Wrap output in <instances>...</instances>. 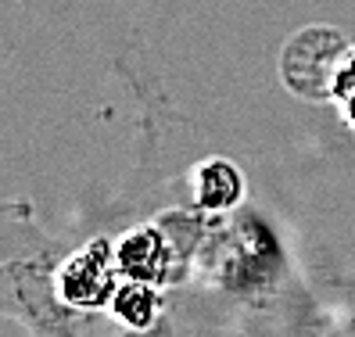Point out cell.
<instances>
[{
    "label": "cell",
    "mask_w": 355,
    "mask_h": 337,
    "mask_svg": "<svg viewBox=\"0 0 355 337\" xmlns=\"http://www.w3.org/2000/svg\"><path fill=\"white\" fill-rule=\"evenodd\" d=\"M355 94V51L348 54V61L341 65V72H338V83H334V97H352Z\"/></svg>",
    "instance_id": "6"
},
{
    "label": "cell",
    "mask_w": 355,
    "mask_h": 337,
    "mask_svg": "<svg viewBox=\"0 0 355 337\" xmlns=\"http://www.w3.org/2000/svg\"><path fill=\"white\" fill-rule=\"evenodd\" d=\"M61 298L69 305H101L115 298V277H112V244L94 241L90 248H83L79 255L65 262L58 277Z\"/></svg>",
    "instance_id": "2"
},
{
    "label": "cell",
    "mask_w": 355,
    "mask_h": 337,
    "mask_svg": "<svg viewBox=\"0 0 355 337\" xmlns=\"http://www.w3.org/2000/svg\"><path fill=\"white\" fill-rule=\"evenodd\" d=\"M115 262L122 269L126 280H162L169 273V262H173V251L165 244V237L158 234L155 226H140V230H130L126 237L119 241L115 248Z\"/></svg>",
    "instance_id": "3"
},
{
    "label": "cell",
    "mask_w": 355,
    "mask_h": 337,
    "mask_svg": "<svg viewBox=\"0 0 355 337\" xmlns=\"http://www.w3.org/2000/svg\"><path fill=\"white\" fill-rule=\"evenodd\" d=\"M345 108H348V119H352V126H355V94L345 97Z\"/></svg>",
    "instance_id": "7"
},
{
    "label": "cell",
    "mask_w": 355,
    "mask_h": 337,
    "mask_svg": "<svg viewBox=\"0 0 355 337\" xmlns=\"http://www.w3.org/2000/svg\"><path fill=\"white\" fill-rule=\"evenodd\" d=\"M115 316L126 327L133 330H148L155 320H158V312H162V302H158V291L148 284V280H126L119 291H115Z\"/></svg>",
    "instance_id": "5"
},
{
    "label": "cell",
    "mask_w": 355,
    "mask_h": 337,
    "mask_svg": "<svg viewBox=\"0 0 355 337\" xmlns=\"http://www.w3.org/2000/svg\"><path fill=\"white\" fill-rule=\"evenodd\" d=\"M348 54L341 33L309 29L284 51V79L305 97H334V83Z\"/></svg>",
    "instance_id": "1"
},
{
    "label": "cell",
    "mask_w": 355,
    "mask_h": 337,
    "mask_svg": "<svg viewBox=\"0 0 355 337\" xmlns=\"http://www.w3.org/2000/svg\"><path fill=\"white\" fill-rule=\"evenodd\" d=\"M244 194V180L237 173V165L230 162H205L198 168V201L201 208H212V212H223V208H234Z\"/></svg>",
    "instance_id": "4"
}]
</instances>
